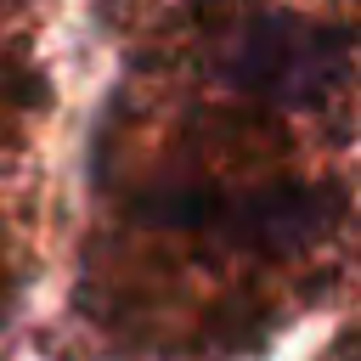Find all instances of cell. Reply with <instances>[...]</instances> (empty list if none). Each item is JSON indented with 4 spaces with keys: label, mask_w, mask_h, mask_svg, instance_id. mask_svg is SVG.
Listing matches in <instances>:
<instances>
[{
    "label": "cell",
    "mask_w": 361,
    "mask_h": 361,
    "mask_svg": "<svg viewBox=\"0 0 361 361\" xmlns=\"http://www.w3.org/2000/svg\"><path fill=\"white\" fill-rule=\"evenodd\" d=\"M338 62L344 51L299 17H259L231 39V73L265 96H316L333 85Z\"/></svg>",
    "instance_id": "obj_1"
}]
</instances>
